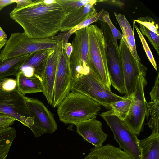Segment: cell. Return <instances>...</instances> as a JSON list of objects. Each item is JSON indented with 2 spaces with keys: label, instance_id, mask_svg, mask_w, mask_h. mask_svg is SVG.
Wrapping results in <instances>:
<instances>
[{
  "label": "cell",
  "instance_id": "8992f818",
  "mask_svg": "<svg viewBox=\"0 0 159 159\" xmlns=\"http://www.w3.org/2000/svg\"><path fill=\"white\" fill-rule=\"evenodd\" d=\"M26 96L16 89L10 92H0V114L11 117L30 130L36 127L28 107Z\"/></svg>",
  "mask_w": 159,
  "mask_h": 159
},
{
  "label": "cell",
  "instance_id": "2e32d148",
  "mask_svg": "<svg viewBox=\"0 0 159 159\" xmlns=\"http://www.w3.org/2000/svg\"><path fill=\"white\" fill-rule=\"evenodd\" d=\"M93 0L72 13L66 15L62 20L60 31L62 32L69 31L83 21L94 15L96 12L94 5L97 2Z\"/></svg>",
  "mask_w": 159,
  "mask_h": 159
},
{
  "label": "cell",
  "instance_id": "4dcf8cb0",
  "mask_svg": "<svg viewBox=\"0 0 159 159\" xmlns=\"http://www.w3.org/2000/svg\"><path fill=\"white\" fill-rule=\"evenodd\" d=\"M134 27L138 33V35L140 39L141 42L142 44L143 48L145 51L149 61L152 65L157 72V64L152 54L145 38L141 33L139 28L137 26L134 25Z\"/></svg>",
  "mask_w": 159,
  "mask_h": 159
},
{
  "label": "cell",
  "instance_id": "44dd1931",
  "mask_svg": "<svg viewBox=\"0 0 159 159\" xmlns=\"http://www.w3.org/2000/svg\"><path fill=\"white\" fill-rule=\"evenodd\" d=\"M53 50H42L29 54L28 58L21 66L29 69L34 73V75L39 77L41 66Z\"/></svg>",
  "mask_w": 159,
  "mask_h": 159
},
{
  "label": "cell",
  "instance_id": "5bb4252c",
  "mask_svg": "<svg viewBox=\"0 0 159 159\" xmlns=\"http://www.w3.org/2000/svg\"><path fill=\"white\" fill-rule=\"evenodd\" d=\"M28 107L38 126L45 133L52 134L57 129L53 114L41 101L25 97Z\"/></svg>",
  "mask_w": 159,
  "mask_h": 159
},
{
  "label": "cell",
  "instance_id": "7402d4cb",
  "mask_svg": "<svg viewBox=\"0 0 159 159\" xmlns=\"http://www.w3.org/2000/svg\"><path fill=\"white\" fill-rule=\"evenodd\" d=\"M29 54L7 59L0 60V80L8 76H16L20 68Z\"/></svg>",
  "mask_w": 159,
  "mask_h": 159
},
{
  "label": "cell",
  "instance_id": "7a4b0ae2",
  "mask_svg": "<svg viewBox=\"0 0 159 159\" xmlns=\"http://www.w3.org/2000/svg\"><path fill=\"white\" fill-rule=\"evenodd\" d=\"M101 105L80 92L71 91L57 107L59 120L75 125L96 117Z\"/></svg>",
  "mask_w": 159,
  "mask_h": 159
},
{
  "label": "cell",
  "instance_id": "d590c367",
  "mask_svg": "<svg viewBox=\"0 0 159 159\" xmlns=\"http://www.w3.org/2000/svg\"><path fill=\"white\" fill-rule=\"evenodd\" d=\"M63 45L65 49L66 53L69 58L72 51V47L71 43L68 42L64 43L63 42Z\"/></svg>",
  "mask_w": 159,
  "mask_h": 159
},
{
  "label": "cell",
  "instance_id": "7c38bea8",
  "mask_svg": "<svg viewBox=\"0 0 159 159\" xmlns=\"http://www.w3.org/2000/svg\"><path fill=\"white\" fill-rule=\"evenodd\" d=\"M72 80L69 58L62 44L58 57L52 107H58L70 92Z\"/></svg>",
  "mask_w": 159,
  "mask_h": 159
},
{
  "label": "cell",
  "instance_id": "ffe728a7",
  "mask_svg": "<svg viewBox=\"0 0 159 159\" xmlns=\"http://www.w3.org/2000/svg\"><path fill=\"white\" fill-rule=\"evenodd\" d=\"M141 151L140 159H159V134L152 133L138 142Z\"/></svg>",
  "mask_w": 159,
  "mask_h": 159
},
{
  "label": "cell",
  "instance_id": "5b68a950",
  "mask_svg": "<svg viewBox=\"0 0 159 159\" xmlns=\"http://www.w3.org/2000/svg\"><path fill=\"white\" fill-rule=\"evenodd\" d=\"M80 92L110 110V105L125 99L105 87L92 73L83 75L72 81L70 91Z\"/></svg>",
  "mask_w": 159,
  "mask_h": 159
},
{
  "label": "cell",
  "instance_id": "4316f807",
  "mask_svg": "<svg viewBox=\"0 0 159 159\" xmlns=\"http://www.w3.org/2000/svg\"><path fill=\"white\" fill-rule=\"evenodd\" d=\"M98 20L107 25L113 35L115 47L118 49L117 40L118 39H121L123 37V35L112 23L110 19L109 13L102 9Z\"/></svg>",
  "mask_w": 159,
  "mask_h": 159
},
{
  "label": "cell",
  "instance_id": "74e56055",
  "mask_svg": "<svg viewBox=\"0 0 159 159\" xmlns=\"http://www.w3.org/2000/svg\"><path fill=\"white\" fill-rule=\"evenodd\" d=\"M7 36L2 29L0 26V39H7Z\"/></svg>",
  "mask_w": 159,
  "mask_h": 159
},
{
  "label": "cell",
  "instance_id": "9c48e42d",
  "mask_svg": "<svg viewBox=\"0 0 159 159\" xmlns=\"http://www.w3.org/2000/svg\"><path fill=\"white\" fill-rule=\"evenodd\" d=\"M118 52L121 61L123 72L125 94L132 95L134 92L139 77L145 76L147 68L141 62L136 59L123 40L120 39Z\"/></svg>",
  "mask_w": 159,
  "mask_h": 159
},
{
  "label": "cell",
  "instance_id": "cb8c5ba5",
  "mask_svg": "<svg viewBox=\"0 0 159 159\" xmlns=\"http://www.w3.org/2000/svg\"><path fill=\"white\" fill-rule=\"evenodd\" d=\"M147 105L148 112L151 116L149 126L152 133L159 134V101H150Z\"/></svg>",
  "mask_w": 159,
  "mask_h": 159
},
{
  "label": "cell",
  "instance_id": "ab89813d",
  "mask_svg": "<svg viewBox=\"0 0 159 159\" xmlns=\"http://www.w3.org/2000/svg\"><path fill=\"white\" fill-rule=\"evenodd\" d=\"M2 80H3V79L0 80V87L1 84V83L2 81Z\"/></svg>",
  "mask_w": 159,
  "mask_h": 159
},
{
  "label": "cell",
  "instance_id": "d6a6232c",
  "mask_svg": "<svg viewBox=\"0 0 159 159\" xmlns=\"http://www.w3.org/2000/svg\"><path fill=\"white\" fill-rule=\"evenodd\" d=\"M159 73L156 78L154 84L149 94L151 101H159Z\"/></svg>",
  "mask_w": 159,
  "mask_h": 159
},
{
  "label": "cell",
  "instance_id": "f546056e",
  "mask_svg": "<svg viewBox=\"0 0 159 159\" xmlns=\"http://www.w3.org/2000/svg\"><path fill=\"white\" fill-rule=\"evenodd\" d=\"M136 22L145 27L150 31L159 35L158 25L152 18L147 16L145 17H140L134 20Z\"/></svg>",
  "mask_w": 159,
  "mask_h": 159
},
{
  "label": "cell",
  "instance_id": "83f0119b",
  "mask_svg": "<svg viewBox=\"0 0 159 159\" xmlns=\"http://www.w3.org/2000/svg\"><path fill=\"white\" fill-rule=\"evenodd\" d=\"M102 12V10L98 13L97 12L92 16L85 19L81 23L74 27L69 31L64 32L63 34V37L66 40L68 39L72 34L76 31L86 27L93 22H97Z\"/></svg>",
  "mask_w": 159,
  "mask_h": 159
},
{
  "label": "cell",
  "instance_id": "8d00e7d4",
  "mask_svg": "<svg viewBox=\"0 0 159 159\" xmlns=\"http://www.w3.org/2000/svg\"><path fill=\"white\" fill-rule=\"evenodd\" d=\"M14 3L13 0H0V11L7 6Z\"/></svg>",
  "mask_w": 159,
  "mask_h": 159
},
{
  "label": "cell",
  "instance_id": "ba28073f",
  "mask_svg": "<svg viewBox=\"0 0 159 159\" xmlns=\"http://www.w3.org/2000/svg\"><path fill=\"white\" fill-rule=\"evenodd\" d=\"M147 84L145 76L141 75L138 80L135 90L128 112L123 121L137 136L141 131L145 118L148 114V103L144 95V89Z\"/></svg>",
  "mask_w": 159,
  "mask_h": 159
},
{
  "label": "cell",
  "instance_id": "9a60e30c",
  "mask_svg": "<svg viewBox=\"0 0 159 159\" xmlns=\"http://www.w3.org/2000/svg\"><path fill=\"white\" fill-rule=\"evenodd\" d=\"M75 125L78 134L95 147L102 145L108 136L102 129L101 123L96 117Z\"/></svg>",
  "mask_w": 159,
  "mask_h": 159
},
{
  "label": "cell",
  "instance_id": "60d3db41",
  "mask_svg": "<svg viewBox=\"0 0 159 159\" xmlns=\"http://www.w3.org/2000/svg\"><path fill=\"white\" fill-rule=\"evenodd\" d=\"M1 91V90L0 89V92Z\"/></svg>",
  "mask_w": 159,
  "mask_h": 159
},
{
  "label": "cell",
  "instance_id": "3957f363",
  "mask_svg": "<svg viewBox=\"0 0 159 159\" xmlns=\"http://www.w3.org/2000/svg\"><path fill=\"white\" fill-rule=\"evenodd\" d=\"M89 40L87 65L90 73L106 88L111 89L106 46L103 33L96 25L87 27Z\"/></svg>",
  "mask_w": 159,
  "mask_h": 159
},
{
  "label": "cell",
  "instance_id": "484cf974",
  "mask_svg": "<svg viewBox=\"0 0 159 159\" xmlns=\"http://www.w3.org/2000/svg\"><path fill=\"white\" fill-rule=\"evenodd\" d=\"M93 0H55L61 7L66 16L67 15Z\"/></svg>",
  "mask_w": 159,
  "mask_h": 159
},
{
  "label": "cell",
  "instance_id": "836d02e7",
  "mask_svg": "<svg viewBox=\"0 0 159 159\" xmlns=\"http://www.w3.org/2000/svg\"><path fill=\"white\" fill-rule=\"evenodd\" d=\"M16 120L11 117L0 114V128L10 127L13 125Z\"/></svg>",
  "mask_w": 159,
  "mask_h": 159
},
{
  "label": "cell",
  "instance_id": "277c9868",
  "mask_svg": "<svg viewBox=\"0 0 159 159\" xmlns=\"http://www.w3.org/2000/svg\"><path fill=\"white\" fill-rule=\"evenodd\" d=\"M62 38L61 35L42 39L29 37L24 32L12 33L0 53V60H5L44 49H53Z\"/></svg>",
  "mask_w": 159,
  "mask_h": 159
},
{
  "label": "cell",
  "instance_id": "d4e9b609",
  "mask_svg": "<svg viewBox=\"0 0 159 159\" xmlns=\"http://www.w3.org/2000/svg\"><path fill=\"white\" fill-rule=\"evenodd\" d=\"M133 99V95L127 96L122 100L110 104V110L124 120L129 110Z\"/></svg>",
  "mask_w": 159,
  "mask_h": 159
},
{
  "label": "cell",
  "instance_id": "d6986e66",
  "mask_svg": "<svg viewBox=\"0 0 159 159\" xmlns=\"http://www.w3.org/2000/svg\"><path fill=\"white\" fill-rule=\"evenodd\" d=\"M114 14L122 32V39L136 59L141 60L137 53L134 34L131 25L125 16L114 12Z\"/></svg>",
  "mask_w": 159,
  "mask_h": 159
},
{
  "label": "cell",
  "instance_id": "6da1fadb",
  "mask_svg": "<svg viewBox=\"0 0 159 159\" xmlns=\"http://www.w3.org/2000/svg\"><path fill=\"white\" fill-rule=\"evenodd\" d=\"M9 15L29 37L34 39L54 36L66 16L55 0L34 1L25 7L14 8Z\"/></svg>",
  "mask_w": 159,
  "mask_h": 159
},
{
  "label": "cell",
  "instance_id": "30bf717a",
  "mask_svg": "<svg viewBox=\"0 0 159 159\" xmlns=\"http://www.w3.org/2000/svg\"><path fill=\"white\" fill-rule=\"evenodd\" d=\"M71 43L72 51L69 58L72 81L90 72L87 65L89 40L87 27L76 31Z\"/></svg>",
  "mask_w": 159,
  "mask_h": 159
},
{
  "label": "cell",
  "instance_id": "f35d334b",
  "mask_svg": "<svg viewBox=\"0 0 159 159\" xmlns=\"http://www.w3.org/2000/svg\"><path fill=\"white\" fill-rule=\"evenodd\" d=\"M7 40V39H0V50L5 46Z\"/></svg>",
  "mask_w": 159,
  "mask_h": 159
},
{
  "label": "cell",
  "instance_id": "1f68e13d",
  "mask_svg": "<svg viewBox=\"0 0 159 159\" xmlns=\"http://www.w3.org/2000/svg\"><path fill=\"white\" fill-rule=\"evenodd\" d=\"M17 88L16 79L6 77L3 79L1 83L0 89L1 91L10 92Z\"/></svg>",
  "mask_w": 159,
  "mask_h": 159
},
{
  "label": "cell",
  "instance_id": "52a82bcc",
  "mask_svg": "<svg viewBox=\"0 0 159 159\" xmlns=\"http://www.w3.org/2000/svg\"><path fill=\"white\" fill-rule=\"evenodd\" d=\"M101 116L113 132L115 139L119 147L130 155L134 159H140L141 151L137 136L125 122L111 110L102 112Z\"/></svg>",
  "mask_w": 159,
  "mask_h": 159
},
{
  "label": "cell",
  "instance_id": "603a6c76",
  "mask_svg": "<svg viewBox=\"0 0 159 159\" xmlns=\"http://www.w3.org/2000/svg\"><path fill=\"white\" fill-rule=\"evenodd\" d=\"M16 136L14 127L0 128V159H6Z\"/></svg>",
  "mask_w": 159,
  "mask_h": 159
},
{
  "label": "cell",
  "instance_id": "ac0fdd59",
  "mask_svg": "<svg viewBox=\"0 0 159 159\" xmlns=\"http://www.w3.org/2000/svg\"><path fill=\"white\" fill-rule=\"evenodd\" d=\"M17 89L22 94L43 92L42 80L36 75L28 77L19 70L16 76Z\"/></svg>",
  "mask_w": 159,
  "mask_h": 159
},
{
  "label": "cell",
  "instance_id": "e575fe53",
  "mask_svg": "<svg viewBox=\"0 0 159 159\" xmlns=\"http://www.w3.org/2000/svg\"><path fill=\"white\" fill-rule=\"evenodd\" d=\"M17 4L16 8H21L27 6L32 3L33 1L31 0H13Z\"/></svg>",
  "mask_w": 159,
  "mask_h": 159
},
{
  "label": "cell",
  "instance_id": "4fadbf2b",
  "mask_svg": "<svg viewBox=\"0 0 159 159\" xmlns=\"http://www.w3.org/2000/svg\"><path fill=\"white\" fill-rule=\"evenodd\" d=\"M62 44V38L52 52L44 61L40 70L43 93L51 106L53 102L54 85L58 56Z\"/></svg>",
  "mask_w": 159,
  "mask_h": 159
},
{
  "label": "cell",
  "instance_id": "e0dca14e",
  "mask_svg": "<svg viewBox=\"0 0 159 159\" xmlns=\"http://www.w3.org/2000/svg\"><path fill=\"white\" fill-rule=\"evenodd\" d=\"M84 159H134L120 147L107 144L94 147Z\"/></svg>",
  "mask_w": 159,
  "mask_h": 159
},
{
  "label": "cell",
  "instance_id": "8fae6325",
  "mask_svg": "<svg viewBox=\"0 0 159 159\" xmlns=\"http://www.w3.org/2000/svg\"><path fill=\"white\" fill-rule=\"evenodd\" d=\"M101 24V29L106 44L107 64L111 84L115 88H121L125 85V80L118 49L115 47L113 35L107 25L104 22Z\"/></svg>",
  "mask_w": 159,
  "mask_h": 159
},
{
  "label": "cell",
  "instance_id": "f1b7e54d",
  "mask_svg": "<svg viewBox=\"0 0 159 159\" xmlns=\"http://www.w3.org/2000/svg\"><path fill=\"white\" fill-rule=\"evenodd\" d=\"M140 31L143 36H146L159 55V35L150 31L142 25L139 24Z\"/></svg>",
  "mask_w": 159,
  "mask_h": 159
}]
</instances>
